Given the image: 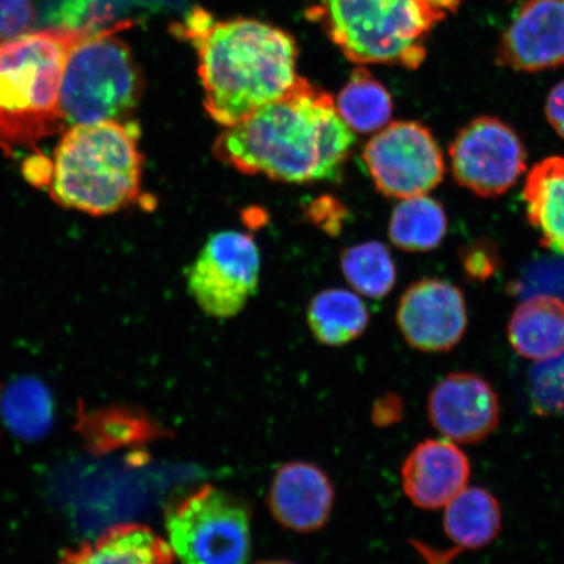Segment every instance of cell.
<instances>
[{
  "instance_id": "obj_3",
  "label": "cell",
  "mask_w": 564,
  "mask_h": 564,
  "mask_svg": "<svg viewBox=\"0 0 564 564\" xmlns=\"http://www.w3.org/2000/svg\"><path fill=\"white\" fill-rule=\"evenodd\" d=\"M138 139V127L116 119L69 127L52 161L53 199L91 216L131 206L143 176Z\"/></svg>"
},
{
  "instance_id": "obj_23",
  "label": "cell",
  "mask_w": 564,
  "mask_h": 564,
  "mask_svg": "<svg viewBox=\"0 0 564 564\" xmlns=\"http://www.w3.org/2000/svg\"><path fill=\"white\" fill-rule=\"evenodd\" d=\"M336 109L352 131L370 133L380 131L390 122L392 98L368 69L352 70L347 86L338 94Z\"/></svg>"
},
{
  "instance_id": "obj_2",
  "label": "cell",
  "mask_w": 564,
  "mask_h": 564,
  "mask_svg": "<svg viewBox=\"0 0 564 564\" xmlns=\"http://www.w3.org/2000/svg\"><path fill=\"white\" fill-rule=\"evenodd\" d=\"M176 32L199 56L204 108L218 124L243 121L297 86V45L291 34L257 20L216 21L195 10Z\"/></svg>"
},
{
  "instance_id": "obj_10",
  "label": "cell",
  "mask_w": 564,
  "mask_h": 564,
  "mask_svg": "<svg viewBox=\"0 0 564 564\" xmlns=\"http://www.w3.org/2000/svg\"><path fill=\"white\" fill-rule=\"evenodd\" d=\"M527 150L517 132L499 118L478 117L457 132L449 145L451 171L464 188L498 197L527 171Z\"/></svg>"
},
{
  "instance_id": "obj_15",
  "label": "cell",
  "mask_w": 564,
  "mask_h": 564,
  "mask_svg": "<svg viewBox=\"0 0 564 564\" xmlns=\"http://www.w3.org/2000/svg\"><path fill=\"white\" fill-rule=\"evenodd\" d=\"M401 477L405 496L415 507L440 510L468 488L470 463L454 442L427 440L409 454Z\"/></svg>"
},
{
  "instance_id": "obj_4",
  "label": "cell",
  "mask_w": 564,
  "mask_h": 564,
  "mask_svg": "<svg viewBox=\"0 0 564 564\" xmlns=\"http://www.w3.org/2000/svg\"><path fill=\"white\" fill-rule=\"evenodd\" d=\"M97 31L59 26L0 46V145L31 147L66 130L59 111L63 70L76 45Z\"/></svg>"
},
{
  "instance_id": "obj_13",
  "label": "cell",
  "mask_w": 564,
  "mask_h": 564,
  "mask_svg": "<svg viewBox=\"0 0 564 564\" xmlns=\"http://www.w3.org/2000/svg\"><path fill=\"white\" fill-rule=\"evenodd\" d=\"M500 65L540 73L564 65V0H528L500 39Z\"/></svg>"
},
{
  "instance_id": "obj_24",
  "label": "cell",
  "mask_w": 564,
  "mask_h": 564,
  "mask_svg": "<svg viewBox=\"0 0 564 564\" xmlns=\"http://www.w3.org/2000/svg\"><path fill=\"white\" fill-rule=\"evenodd\" d=\"M345 280L359 294L383 299L397 282V265L382 242L370 241L351 246L341 253Z\"/></svg>"
},
{
  "instance_id": "obj_16",
  "label": "cell",
  "mask_w": 564,
  "mask_h": 564,
  "mask_svg": "<svg viewBox=\"0 0 564 564\" xmlns=\"http://www.w3.org/2000/svg\"><path fill=\"white\" fill-rule=\"evenodd\" d=\"M443 527L453 549L438 554L423 547L422 555L429 564H448L465 550L490 545L502 528V510L488 490L467 488L444 507Z\"/></svg>"
},
{
  "instance_id": "obj_14",
  "label": "cell",
  "mask_w": 564,
  "mask_h": 564,
  "mask_svg": "<svg viewBox=\"0 0 564 564\" xmlns=\"http://www.w3.org/2000/svg\"><path fill=\"white\" fill-rule=\"evenodd\" d=\"M335 503V489L326 471L306 462L282 465L274 475L268 506L279 524L297 533L319 531Z\"/></svg>"
},
{
  "instance_id": "obj_19",
  "label": "cell",
  "mask_w": 564,
  "mask_h": 564,
  "mask_svg": "<svg viewBox=\"0 0 564 564\" xmlns=\"http://www.w3.org/2000/svg\"><path fill=\"white\" fill-rule=\"evenodd\" d=\"M529 224L541 245L564 256V158L550 156L528 173L523 188Z\"/></svg>"
},
{
  "instance_id": "obj_22",
  "label": "cell",
  "mask_w": 564,
  "mask_h": 564,
  "mask_svg": "<svg viewBox=\"0 0 564 564\" xmlns=\"http://www.w3.org/2000/svg\"><path fill=\"white\" fill-rule=\"evenodd\" d=\"M448 220L441 203L427 195L409 197L394 207L388 237L409 252L435 250L446 237Z\"/></svg>"
},
{
  "instance_id": "obj_9",
  "label": "cell",
  "mask_w": 564,
  "mask_h": 564,
  "mask_svg": "<svg viewBox=\"0 0 564 564\" xmlns=\"http://www.w3.org/2000/svg\"><path fill=\"white\" fill-rule=\"evenodd\" d=\"M259 247L245 232H215L187 271L188 293L202 312L229 319L242 312L259 284Z\"/></svg>"
},
{
  "instance_id": "obj_5",
  "label": "cell",
  "mask_w": 564,
  "mask_h": 564,
  "mask_svg": "<svg viewBox=\"0 0 564 564\" xmlns=\"http://www.w3.org/2000/svg\"><path fill=\"white\" fill-rule=\"evenodd\" d=\"M462 0H322L319 20L351 62L417 69L433 28Z\"/></svg>"
},
{
  "instance_id": "obj_8",
  "label": "cell",
  "mask_w": 564,
  "mask_h": 564,
  "mask_svg": "<svg viewBox=\"0 0 564 564\" xmlns=\"http://www.w3.org/2000/svg\"><path fill=\"white\" fill-rule=\"evenodd\" d=\"M373 186L392 199L427 195L440 186L446 164L427 127L413 121L387 124L362 151Z\"/></svg>"
},
{
  "instance_id": "obj_11",
  "label": "cell",
  "mask_w": 564,
  "mask_h": 564,
  "mask_svg": "<svg viewBox=\"0 0 564 564\" xmlns=\"http://www.w3.org/2000/svg\"><path fill=\"white\" fill-rule=\"evenodd\" d=\"M397 319L405 341L426 352L454 349L468 327L460 289L440 279L421 280L409 288L400 300Z\"/></svg>"
},
{
  "instance_id": "obj_6",
  "label": "cell",
  "mask_w": 564,
  "mask_h": 564,
  "mask_svg": "<svg viewBox=\"0 0 564 564\" xmlns=\"http://www.w3.org/2000/svg\"><path fill=\"white\" fill-rule=\"evenodd\" d=\"M124 26L97 31L70 52L59 91L66 127L123 121L137 108L143 80L130 48L115 35Z\"/></svg>"
},
{
  "instance_id": "obj_27",
  "label": "cell",
  "mask_w": 564,
  "mask_h": 564,
  "mask_svg": "<svg viewBox=\"0 0 564 564\" xmlns=\"http://www.w3.org/2000/svg\"><path fill=\"white\" fill-rule=\"evenodd\" d=\"M545 115L550 126L564 139V80L550 90L545 104Z\"/></svg>"
},
{
  "instance_id": "obj_21",
  "label": "cell",
  "mask_w": 564,
  "mask_h": 564,
  "mask_svg": "<svg viewBox=\"0 0 564 564\" xmlns=\"http://www.w3.org/2000/svg\"><path fill=\"white\" fill-rule=\"evenodd\" d=\"M79 430L96 453L147 443L165 434L145 413L130 408H106L83 413Z\"/></svg>"
},
{
  "instance_id": "obj_18",
  "label": "cell",
  "mask_w": 564,
  "mask_h": 564,
  "mask_svg": "<svg viewBox=\"0 0 564 564\" xmlns=\"http://www.w3.org/2000/svg\"><path fill=\"white\" fill-rule=\"evenodd\" d=\"M514 351L538 362L564 351V301L539 294L520 303L509 323Z\"/></svg>"
},
{
  "instance_id": "obj_7",
  "label": "cell",
  "mask_w": 564,
  "mask_h": 564,
  "mask_svg": "<svg viewBox=\"0 0 564 564\" xmlns=\"http://www.w3.org/2000/svg\"><path fill=\"white\" fill-rule=\"evenodd\" d=\"M249 507L204 485L167 507L165 527L181 564H247L251 550Z\"/></svg>"
},
{
  "instance_id": "obj_20",
  "label": "cell",
  "mask_w": 564,
  "mask_h": 564,
  "mask_svg": "<svg viewBox=\"0 0 564 564\" xmlns=\"http://www.w3.org/2000/svg\"><path fill=\"white\" fill-rule=\"evenodd\" d=\"M369 310L359 295L345 289L317 293L307 308V323L317 343L343 347L369 326Z\"/></svg>"
},
{
  "instance_id": "obj_28",
  "label": "cell",
  "mask_w": 564,
  "mask_h": 564,
  "mask_svg": "<svg viewBox=\"0 0 564 564\" xmlns=\"http://www.w3.org/2000/svg\"><path fill=\"white\" fill-rule=\"evenodd\" d=\"M465 270L471 278L486 279L494 271L492 258L484 249H469L467 257L464 258Z\"/></svg>"
},
{
  "instance_id": "obj_12",
  "label": "cell",
  "mask_w": 564,
  "mask_h": 564,
  "mask_svg": "<svg viewBox=\"0 0 564 564\" xmlns=\"http://www.w3.org/2000/svg\"><path fill=\"white\" fill-rule=\"evenodd\" d=\"M427 412L444 438L463 444L488 438L500 421L496 390L474 372H453L442 379L430 392Z\"/></svg>"
},
{
  "instance_id": "obj_29",
  "label": "cell",
  "mask_w": 564,
  "mask_h": 564,
  "mask_svg": "<svg viewBox=\"0 0 564 564\" xmlns=\"http://www.w3.org/2000/svg\"><path fill=\"white\" fill-rule=\"evenodd\" d=\"M256 564H294V563L289 562V561H282V560H272V561L258 562Z\"/></svg>"
},
{
  "instance_id": "obj_26",
  "label": "cell",
  "mask_w": 564,
  "mask_h": 564,
  "mask_svg": "<svg viewBox=\"0 0 564 564\" xmlns=\"http://www.w3.org/2000/svg\"><path fill=\"white\" fill-rule=\"evenodd\" d=\"M34 11L30 0H0V42L31 30Z\"/></svg>"
},
{
  "instance_id": "obj_1",
  "label": "cell",
  "mask_w": 564,
  "mask_h": 564,
  "mask_svg": "<svg viewBox=\"0 0 564 564\" xmlns=\"http://www.w3.org/2000/svg\"><path fill=\"white\" fill-rule=\"evenodd\" d=\"M355 144L333 96L301 77L286 96L227 127L212 153L246 175L310 183L337 178Z\"/></svg>"
},
{
  "instance_id": "obj_25",
  "label": "cell",
  "mask_w": 564,
  "mask_h": 564,
  "mask_svg": "<svg viewBox=\"0 0 564 564\" xmlns=\"http://www.w3.org/2000/svg\"><path fill=\"white\" fill-rule=\"evenodd\" d=\"M528 392L533 411L541 417L564 415V351L534 364Z\"/></svg>"
},
{
  "instance_id": "obj_17",
  "label": "cell",
  "mask_w": 564,
  "mask_h": 564,
  "mask_svg": "<svg viewBox=\"0 0 564 564\" xmlns=\"http://www.w3.org/2000/svg\"><path fill=\"white\" fill-rule=\"evenodd\" d=\"M174 558L171 544L150 527L119 524L68 550L58 564H173Z\"/></svg>"
}]
</instances>
